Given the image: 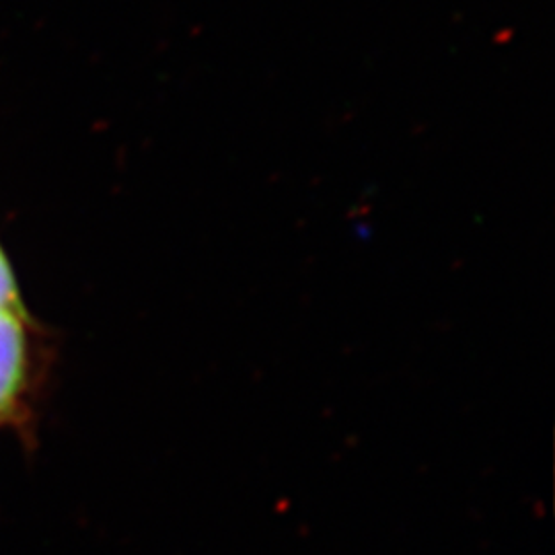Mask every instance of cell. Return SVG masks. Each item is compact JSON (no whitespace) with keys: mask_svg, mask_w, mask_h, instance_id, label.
Here are the masks:
<instances>
[{"mask_svg":"<svg viewBox=\"0 0 555 555\" xmlns=\"http://www.w3.org/2000/svg\"><path fill=\"white\" fill-rule=\"evenodd\" d=\"M13 268L0 247V424L17 416L29 389L31 339Z\"/></svg>","mask_w":555,"mask_h":555,"instance_id":"cell-1","label":"cell"}]
</instances>
